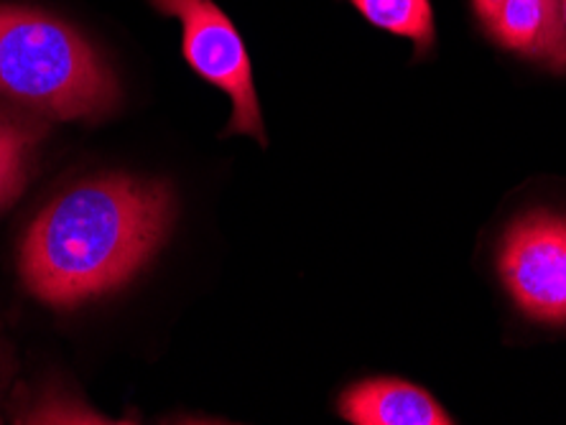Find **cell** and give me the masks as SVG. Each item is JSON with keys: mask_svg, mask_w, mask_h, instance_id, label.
Listing matches in <instances>:
<instances>
[{"mask_svg": "<svg viewBox=\"0 0 566 425\" xmlns=\"http://www.w3.org/2000/svg\"><path fill=\"white\" fill-rule=\"evenodd\" d=\"M174 196L164 181L126 173L82 181L33 220L21 278L39 301L72 308L126 286L164 245Z\"/></svg>", "mask_w": 566, "mask_h": 425, "instance_id": "cell-1", "label": "cell"}, {"mask_svg": "<svg viewBox=\"0 0 566 425\" xmlns=\"http://www.w3.org/2000/svg\"><path fill=\"white\" fill-rule=\"evenodd\" d=\"M0 95L60 120L99 118L118 82L90 39L39 8L0 3Z\"/></svg>", "mask_w": 566, "mask_h": 425, "instance_id": "cell-2", "label": "cell"}, {"mask_svg": "<svg viewBox=\"0 0 566 425\" xmlns=\"http://www.w3.org/2000/svg\"><path fill=\"white\" fill-rule=\"evenodd\" d=\"M158 13L181 23V54L205 82L232 99L224 136L240 132L265 146V125L258 105L248 49L228 13L212 0H148Z\"/></svg>", "mask_w": 566, "mask_h": 425, "instance_id": "cell-3", "label": "cell"}, {"mask_svg": "<svg viewBox=\"0 0 566 425\" xmlns=\"http://www.w3.org/2000/svg\"><path fill=\"white\" fill-rule=\"evenodd\" d=\"M503 286L541 323H566V216L528 212L507 227L497 255Z\"/></svg>", "mask_w": 566, "mask_h": 425, "instance_id": "cell-4", "label": "cell"}, {"mask_svg": "<svg viewBox=\"0 0 566 425\" xmlns=\"http://www.w3.org/2000/svg\"><path fill=\"white\" fill-rule=\"evenodd\" d=\"M485 29L507 52L556 72L566 70V29L559 0H505Z\"/></svg>", "mask_w": 566, "mask_h": 425, "instance_id": "cell-5", "label": "cell"}, {"mask_svg": "<svg viewBox=\"0 0 566 425\" xmlns=\"http://www.w3.org/2000/svg\"><path fill=\"white\" fill-rule=\"evenodd\" d=\"M339 415L355 425H452L427 390L394 378L357 382L339 397Z\"/></svg>", "mask_w": 566, "mask_h": 425, "instance_id": "cell-6", "label": "cell"}, {"mask_svg": "<svg viewBox=\"0 0 566 425\" xmlns=\"http://www.w3.org/2000/svg\"><path fill=\"white\" fill-rule=\"evenodd\" d=\"M46 125L0 99V210L21 194Z\"/></svg>", "mask_w": 566, "mask_h": 425, "instance_id": "cell-7", "label": "cell"}, {"mask_svg": "<svg viewBox=\"0 0 566 425\" xmlns=\"http://www.w3.org/2000/svg\"><path fill=\"white\" fill-rule=\"evenodd\" d=\"M349 3L376 29L413 41L419 54H427L434 46V11L429 0H349Z\"/></svg>", "mask_w": 566, "mask_h": 425, "instance_id": "cell-8", "label": "cell"}, {"mask_svg": "<svg viewBox=\"0 0 566 425\" xmlns=\"http://www.w3.org/2000/svg\"><path fill=\"white\" fill-rule=\"evenodd\" d=\"M505 0H472L474 6V13L480 15L482 23H490V19L497 13V8H501Z\"/></svg>", "mask_w": 566, "mask_h": 425, "instance_id": "cell-9", "label": "cell"}, {"mask_svg": "<svg viewBox=\"0 0 566 425\" xmlns=\"http://www.w3.org/2000/svg\"><path fill=\"white\" fill-rule=\"evenodd\" d=\"M559 8H562V19H564V29H566V0H559Z\"/></svg>", "mask_w": 566, "mask_h": 425, "instance_id": "cell-10", "label": "cell"}]
</instances>
